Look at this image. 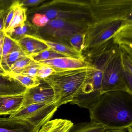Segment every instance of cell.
Masks as SVG:
<instances>
[{
  "mask_svg": "<svg viewBox=\"0 0 132 132\" xmlns=\"http://www.w3.org/2000/svg\"><path fill=\"white\" fill-rule=\"evenodd\" d=\"M27 56L25 52L17 44L14 50L9 55L6 61L2 65V67L9 74L10 68L13 64L20 59Z\"/></svg>",
  "mask_w": 132,
  "mask_h": 132,
  "instance_id": "19",
  "label": "cell"
},
{
  "mask_svg": "<svg viewBox=\"0 0 132 132\" xmlns=\"http://www.w3.org/2000/svg\"><path fill=\"white\" fill-rule=\"evenodd\" d=\"M8 75L9 74L5 71L2 66L0 65V75Z\"/></svg>",
  "mask_w": 132,
  "mask_h": 132,
  "instance_id": "32",
  "label": "cell"
},
{
  "mask_svg": "<svg viewBox=\"0 0 132 132\" xmlns=\"http://www.w3.org/2000/svg\"><path fill=\"white\" fill-rule=\"evenodd\" d=\"M88 21L63 19L50 20L46 26L38 28V34L45 38L43 39L44 40L71 47L69 39L76 34H84Z\"/></svg>",
  "mask_w": 132,
  "mask_h": 132,
  "instance_id": "6",
  "label": "cell"
},
{
  "mask_svg": "<svg viewBox=\"0 0 132 132\" xmlns=\"http://www.w3.org/2000/svg\"><path fill=\"white\" fill-rule=\"evenodd\" d=\"M73 124L72 122L68 120L55 119L45 123L39 132H66Z\"/></svg>",
  "mask_w": 132,
  "mask_h": 132,
  "instance_id": "15",
  "label": "cell"
},
{
  "mask_svg": "<svg viewBox=\"0 0 132 132\" xmlns=\"http://www.w3.org/2000/svg\"><path fill=\"white\" fill-rule=\"evenodd\" d=\"M50 20L46 16L40 13H35L32 18L33 25L38 28L46 26Z\"/></svg>",
  "mask_w": 132,
  "mask_h": 132,
  "instance_id": "26",
  "label": "cell"
},
{
  "mask_svg": "<svg viewBox=\"0 0 132 132\" xmlns=\"http://www.w3.org/2000/svg\"><path fill=\"white\" fill-rule=\"evenodd\" d=\"M40 80V84L38 86L28 89L24 94L23 102L21 107L36 103H56L52 88Z\"/></svg>",
  "mask_w": 132,
  "mask_h": 132,
  "instance_id": "8",
  "label": "cell"
},
{
  "mask_svg": "<svg viewBox=\"0 0 132 132\" xmlns=\"http://www.w3.org/2000/svg\"><path fill=\"white\" fill-rule=\"evenodd\" d=\"M55 69L52 75L41 80L52 88L59 107L73 100L84 84L93 77L96 67L90 63L81 68Z\"/></svg>",
  "mask_w": 132,
  "mask_h": 132,
  "instance_id": "3",
  "label": "cell"
},
{
  "mask_svg": "<svg viewBox=\"0 0 132 132\" xmlns=\"http://www.w3.org/2000/svg\"><path fill=\"white\" fill-rule=\"evenodd\" d=\"M58 108L55 102L31 104L21 107L9 117L24 120L40 130L45 123L51 120Z\"/></svg>",
  "mask_w": 132,
  "mask_h": 132,
  "instance_id": "7",
  "label": "cell"
},
{
  "mask_svg": "<svg viewBox=\"0 0 132 132\" xmlns=\"http://www.w3.org/2000/svg\"><path fill=\"white\" fill-rule=\"evenodd\" d=\"M127 129H123L120 130H107L105 132H126Z\"/></svg>",
  "mask_w": 132,
  "mask_h": 132,
  "instance_id": "33",
  "label": "cell"
},
{
  "mask_svg": "<svg viewBox=\"0 0 132 132\" xmlns=\"http://www.w3.org/2000/svg\"><path fill=\"white\" fill-rule=\"evenodd\" d=\"M14 79L25 86L27 89L38 86L41 83V80L37 77H30L21 74H9Z\"/></svg>",
  "mask_w": 132,
  "mask_h": 132,
  "instance_id": "20",
  "label": "cell"
},
{
  "mask_svg": "<svg viewBox=\"0 0 132 132\" xmlns=\"http://www.w3.org/2000/svg\"><path fill=\"white\" fill-rule=\"evenodd\" d=\"M38 62L41 64L45 65L55 69H61L81 68L91 63L87 61L84 58H76L68 57L56 58Z\"/></svg>",
  "mask_w": 132,
  "mask_h": 132,
  "instance_id": "9",
  "label": "cell"
},
{
  "mask_svg": "<svg viewBox=\"0 0 132 132\" xmlns=\"http://www.w3.org/2000/svg\"><path fill=\"white\" fill-rule=\"evenodd\" d=\"M15 41L27 55L29 57L39 54L49 48L45 44L30 37L27 35L24 37Z\"/></svg>",
  "mask_w": 132,
  "mask_h": 132,
  "instance_id": "12",
  "label": "cell"
},
{
  "mask_svg": "<svg viewBox=\"0 0 132 132\" xmlns=\"http://www.w3.org/2000/svg\"><path fill=\"white\" fill-rule=\"evenodd\" d=\"M13 1H0V10H4L6 11V9H8L10 8L13 3H11Z\"/></svg>",
  "mask_w": 132,
  "mask_h": 132,
  "instance_id": "30",
  "label": "cell"
},
{
  "mask_svg": "<svg viewBox=\"0 0 132 132\" xmlns=\"http://www.w3.org/2000/svg\"><path fill=\"white\" fill-rule=\"evenodd\" d=\"M45 0H23L18 1V4L24 8L34 7L42 4L45 2Z\"/></svg>",
  "mask_w": 132,
  "mask_h": 132,
  "instance_id": "28",
  "label": "cell"
},
{
  "mask_svg": "<svg viewBox=\"0 0 132 132\" xmlns=\"http://www.w3.org/2000/svg\"><path fill=\"white\" fill-rule=\"evenodd\" d=\"M27 8L21 6L16 1L13 17L5 33L8 34L15 28L23 26L27 20Z\"/></svg>",
  "mask_w": 132,
  "mask_h": 132,
  "instance_id": "16",
  "label": "cell"
},
{
  "mask_svg": "<svg viewBox=\"0 0 132 132\" xmlns=\"http://www.w3.org/2000/svg\"><path fill=\"white\" fill-rule=\"evenodd\" d=\"M27 89L10 75H0V97L22 95Z\"/></svg>",
  "mask_w": 132,
  "mask_h": 132,
  "instance_id": "10",
  "label": "cell"
},
{
  "mask_svg": "<svg viewBox=\"0 0 132 132\" xmlns=\"http://www.w3.org/2000/svg\"><path fill=\"white\" fill-rule=\"evenodd\" d=\"M24 120L14 118L0 117V132H39Z\"/></svg>",
  "mask_w": 132,
  "mask_h": 132,
  "instance_id": "11",
  "label": "cell"
},
{
  "mask_svg": "<svg viewBox=\"0 0 132 132\" xmlns=\"http://www.w3.org/2000/svg\"><path fill=\"white\" fill-rule=\"evenodd\" d=\"M84 38V33H79L72 36L69 40L70 47L82 55Z\"/></svg>",
  "mask_w": 132,
  "mask_h": 132,
  "instance_id": "24",
  "label": "cell"
},
{
  "mask_svg": "<svg viewBox=\"0 0 132 132\" xmlns=\"http://www.w3.org/2000/svg\"><path fill=\"white\" fill-rule=\"evenodd\" d=\"M83 57L91 60L116 47H132V0H91Z\"/></svg>",
  "mask_w": 132,
  "mask_h": 132,
  "instance_id": "1",
  "label": "cell"
},
{
  "mask_svg": "<svg viewBox=\"0 0 132 132\" xmlns=\"http://www.w3.org/2000/svg\"><path fill=\"white\" fill-rule=\"evenodd\" d=\"M107 129L92 121L80 122L73 125L66 132H105Z\"/></svg>",
  "mask_w": 132,
  "mask_h": 132,
  "instance_id": "17",
  "label": "cell"
},
{
  "mask_svg": "<svg viewBox=\"0 0 132 132\" xmlns=\"http://www.w3.org/2000/svg\"><path fill=\"white\" fill-rule=\"evenodd\" d=\"M4 13L0 17V31L3 30L4 27Z\"/></svg>",
  "mask_w": 132,
  "mask_h": 132,
  "instance_id": "31",
  "label": "cell"
},
{
  "mask_svg": "<svg viewBox=\"0 0 132 132\" xmlns=\"http://www.w3.org/2000/svg\"><path fill=\"white\" fill-rule=\"evenodd\" d=\"M102 62V93L113 91H124L132 94L125 83L119 47L104 53Z\"/></svg>",
  "mask_w": 132,
  "mask_h": 132,
  "instance_id": "5",
  "label": "cell"
},
{
  "mask_svg": "<svg viewBox=\"0 0 132 132\" xmlns=\"http://www.w3.org/2000/svg\"><path fill=\"white\" fill-rule=\"evenodd\" d=\"M16 44V41L5 33L2 52L1 66L6 61L9 55L14 50Z\"/></svg>",
  "mask_w": 132,
  "mask_h": 132,
  "instance_id": "21",
  "label": "cell"
},
{
  "mask_svg": "<svg viewBox=\"0 0 132 132\" xmlns=\"http://www.w3.org/2000/svg\"><path fill=\"white\" fill-rule=\"evenodd\" d=\"M90 1L54 0L30 9L28 14H42L50 20L88 21L90 17Z\"/></svg>",
  "mask_w": 132,
  "mask_h": 132,
  "instance_id": "4",
  "label": "cell"
},
{
  "mask_svg": "<svg viewBox=\"0 0 132 132\" xmlns=\"http://www.w3.org/2000/svg\"><path fill=\"white\" fill-rule=\"evenodd\" d=\"M7 34L14 40H18L24 37L27 35H38V28L31 24L27 20L23 26L17 28L11 32Z\"/></svg>",
  "mask_w": 132,
  "mask_h": 132,
  "instance_id": "18",
  "label": "cell"
},
{
  "mask_svg": "<svg viewBox=\"0 0 132 132\" xmlns=\"http://www.w3.org/2000/svg\"><path fill=\"white\" fill-rule=\"evenodd\" d=\"M23 99L24 94L0 97V116L11 115L19 110Z\"/></svg>",
  "mask_w": 132,
  "mask_h": 132,
  "instance_id": "13",
  "label": "cell"
},
{
  "mask_svg": "<svg viewBox=\"0 0 132 132\" xmlns=\"http://www.w3.org/2000/svg\"><path fill=\"white\" fill-rule=\"evenodd\" d=\"M55 69L54 68L45 65L41 64L38 71L37 77L40 79H44L52 75Z\"/></svg>",
  "mask_w": 132,
  "mask_h": 132,
  "instance_id": "27",
  "label": "cell"
},
{
  "mask_svg": "<svg viewBox=\"0 0 132 132\" xmlns=\"http://www.w3.org/2000/svg\"><path fill=\"white\" fill-rule=\"evenodd\" d=\"M41 65V64L39 62L33 60V61L19 74L30 77H37V73Z\"/></svg>",
  "mask_w": 132,
  "mask_h": 132,
  "instance_id": "25",
  "label": "cell"
},
{
  "mask_svg": "<svg viewBox=\"0 0 132 132\" xmlns=\"http://www.w3.org/2000/svg\"><path fill=\"white\" fill-rule=\"evenodd\" d=\"M65 57L67 56L55 51L50 48L39 54L30 56L31 58L33 60L37 62L50 60L56 58Z\"/></svg>",
  "mask_w": 132,
  "mask_h": 132,
  "instance_id": "22",
  "label": "cell"
},
{
  "mask_svg": "<svg viewBox=\"0 0 132 132\" xmlns=\"http://www.w3.org/2000/svg\"><path fill=\"white\" fill-rule=\"evenodd\" d=\"M5 32L3 30L0 31V65H1L2 62V52L4 41Z\"/></svg>",
  "mask_w": 132,
  "mask_h": 132,
  "instance_id": "29",
  "label": "cell"
},
{
  "mask_svg": "<svg viewBox=\"0 0 132 132\" xmlns=\"http://www.w3.org/2000/svg\"><path fill=\"white\" fill-rule=\"evenodd\" d=\"M27 35L30 37L41 42L46 45L49 48H51L52 50L64 55L67 57L76 58H84L81 54L71 47H69L63 44L44 40L42 39L38 35Z\"/></svg>",
  "mask_w": 132,
  "mask_h": 132,
  "instance_id": "14",
  "label": "cell"
},
{
  "mask_svg": "<svg viewBox=\"0 0 132 132\" xmlns=\"http://www.w3.org/2000/svg\"><path fill=\"white\" fill-rule=\"evenodd\" d=\"M33 61V59L29 56L20 59L11 65L10 68L9 74H20Z\"/></svg>",
  "mask_w": 132,
  "mask_h": 132,
  "instance_id": "23",
  "label": "cell"
},
{
  "mask_svg": "<svg viewBox=\"0 0 132 132\" xmlns=\"http://www.w3.org/2000/svg\"><path fill=\"white\" fill-rule=\"evenodd\" d=\"M91 121L107 130L132 128V94L124 91L103 93L89 109Z\"/></svg>",
  "mask_w": 132,
  "mask_h": 132,
  "instance_id": "2",
  "label": "cell"
},
{
  "mask_svg": "<svg viewBox=\"0 0 132 132\" xmlns=\"http://www.w3.org/2000/svg\"><path fill=\"white\" fill-rule=\"evenodd\" d=\"M5 11L4 10H0V17L2 16V15L4 13V12H5Z\"/></svg>",
  "mask_w": 132,
  "mask_h": 132,
  "instance_id": "34",
  "label": "cell"
}]
</instances>
